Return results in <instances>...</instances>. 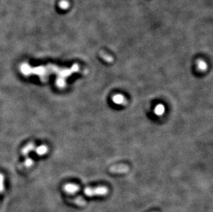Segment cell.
<instances>
[{
  "label": "cell",
  "mask_w": 213,
  "mask_h": 212,
  "mask_svg": "<svg viewBox=\"0 0 213 212\" xmlns=\"http://www.w3.org/2000/svg\"><path fill=\"white\" fill-rule=\"evenodd\" d=\"M108 193V189L106 186H98L96 187H87L84 189V194L87 196H104Z\"/></svg>",
  "instance_id": "cell-1"
},
{
  "label": "cell",
  "mask_w": 213,
  "mask_h": 212,
  "mask_svg": "<svg viewBox=\"0 0 213 212\" xmlns=\"http://www.w3.org/2000/svg\"><path fill=\"white\" fill-rule=\"evenodd\" d=\"M4 192V176L0 173V194Z\"/></svg>",
  "instance_id": "cell-11"
},
{
  "label": "cell",
  "mask_w": 213,
  "mask_h": 212,
  "mask_svg": "<svg viewBox=\"0 0 213 212\" xmlns=\"http://www.w3.org/2000/svg\"><path fill=\"white\" fill-rule=\"evenodd\" d=\"M154 212H157V211H154Z\"/></svg>",
  "instance_id": "cell-15"
},
{
  "label": "cell",
  "mask_w": 213,
  "mask_h": 212,
  "mask_svg": "<svg viewBox=\"0 0 213 212\" xmlns=\"http://www.w3.org/2000/svg\"><path fill=\"white\" fill-rule=\"evenodd\" d=\"M21 72H22L24 75H29L31 74V70H32V67H31L27 64H23L21 66Z\"/></svg>",
  "instance_id": "cell-5"
},
{
  "label": "cell",
  "mask_w": 213,
  "mask_h": 212,
  "mask_svg": "<svg viewBox=\"0 0 213 212\" xmlns=\"http://www.w3.org/2000/svg\"><path fill=\"white\" fill-rule=\"evenodd\" d=\"M64 190L65 192L69 194H73L79 190V187L76 184H72V183H68V184L65 185L64 186Z\"/></svg>",
  "instance_id": "cell-2"
},
{
  "label": "cell",
  "mask_w": 213,
  "mask_h": 212,
  "mask_svg": "<svg viewBox=\"0 0 213 212\" xmlns=\"http://www.w3.org/2000/svg\"><path fill=\"white\" fill-rule=\"evenodd\" d=\"M34 148H35V145H34V143H31L28 144L27 145L25 146L23 148L22 154H24V155H27V154L30 152V151L33 150Z\"/></svg>",
  "instance_id": "cell-7"
},
{
  "label": "cell",
  "mask_w": 213,
  "mask_h": 212,
  "mask_svg": "<svg viewBox=\"0 0 213 212\" xmlns=\"http://www.w3.org/2000/svg\"><path fill=\"white\" fill-rule=\"evenodd\" d=\"M113 102L115 103L116 104H122L125 102V98L122 95H117L114 96L113 98Z\"/></svg>",
  "instance_id": "cell-8"
},
{
  "label": "cell",
  "mask_w": 213,
  "mask_h": 212,
  "mask_svg": "<svg viewBox=\"0 0 213 212\" xmlns=\"http://www.w3.org/2000/svg\"><path fill=\"white\" fill-rule=\"evenodd\" d=\"M197 65H198V68H199L200 70L204 71L207 68V65L204 61H201L200 60V61H198Z\"/></svg>",
  "instance_id": "cell-10"
},
{
  "label": "cell",
  "mask_w": 213,
  "mask_h": 212,
  "mask_svg": "<svg viewBox=\"0 0 213 212\" xmlns=\"http://www.w3.org/2000/svg\"><path fill=\"white\" fill-rule=\"evenodd\" d=\"M33 160L31 158H27L24 162V166L26 167H30L33 165Z\"/></svg>",
  "instance_id": "cell-12"
},
{
  "label": "cell",
  "mask_w": 213,
  "mask_h": 212,
  "mask_svg": "<svg viewBox=\"0 0 213 212\" xmlns=\"http://www.w3.org/2000/svg\"><path fill=\"white\" fill-rule=\"evenodd\" d=\"M48 151V148L46 145H41L36 149V153L40 156H43L46 154Z\"/></svg>",
  "instance_id": "cell-6"
},
{
  "label": "cell",
  "mask_w": 213,
  "mask_h": 212,
  "mask_svg": "<svg viewBox=\"0 0 213 212\" xmlns=\"http://www.w3.org/2000/svg\"><path fill=\"white\" fill-rule=\"evenodd\" d=\"M67 200L68 202L79 207H84L87 203L85 200L81 196L74 198H67Z\"/></svg>",
  "instance_id": "cell-4"
},
{
  "label": "cell",
  "mask_w": 213,
  "mask_h": 212,
  "mask_svg": "<svg viewBox=\"0 0 213 212\" xmlns=\"http://www.w3.org/2000/svg\"><path fill=\"white\" fill-rule=\"evenodd\" d=\"M165 112V108H164V106L161 104H159L158 105H157V107L155 108V109H154V113L157 115H162Z\"/></svg>",
  "instance_id": "cell-9"
},
{
  "label": "cell",
  "mask_w": 213,
  "mask_h": 212,
  "mask_svg": "<svg viewBox=\"0 0 213 212\" xmlns=\"http://www.w3.org/2000/svg\"><path fill=\"white\" fill-rule=\"evenodd\" d=\"M60 8L62 9H66L68 8V3L66 1H62L59 3Z\"/></svg>",
  "instance_id": "cell-14"
},
{
  "label": "cell",
  "mask_w": 213,
  "mask_h": 212,
  "mask_svg": "<svg viewBox=\"0 0 213 212\" xmlns=\"http://www.w3.org/2000/svg\"><path fill=\"white\" fill-rule=\"evenodd\" d=\"M57 86L60 87V88H63L65 86V81L64 79H63V78H59L57 80Z\"/></svg>",
  "instance_id": "cell-13"
},
{
  "label": "cell",
  "mask_w": 213,
  "mask_h": 212,
  "mask_svg": "<svg viewBox=\"0 0 213 212\" xmlns=\"http://www.w3.org/2000/svg\"><path fill=\"white\" fill-rule=\"evenodd\" d=\"M128 170H129V168L127 165H115L110 168V172L115 173H123L127 172Z\"/></svg>",
  "instance_id": "cell-3"
}]
</instances>
